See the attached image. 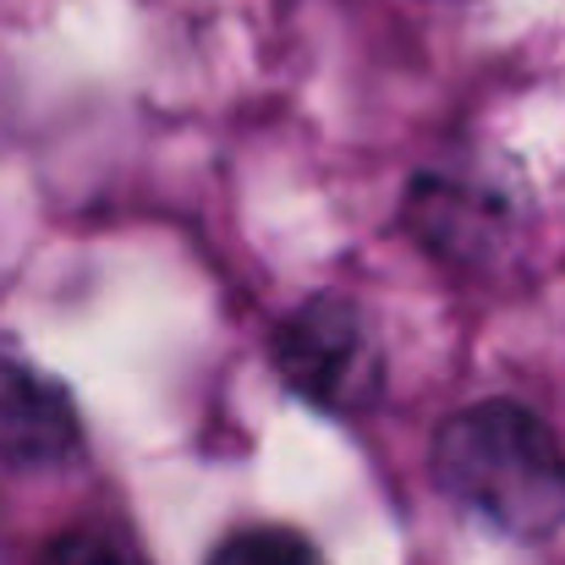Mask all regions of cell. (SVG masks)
Segmentation results:
<instances>
[{"label": "cell", "mask_w": 565, "mask_h": 565, "mask_svg": "<svg viewBox=\"0 0 565 565\" xmlns=\"http://www.w3.org/2000/svg\"><path fill=\"white\" fill-rule=\"evenodd\" d=\"M269 358L302 401H313L335 417L369 412L384 390V352H379L374 324L363 319L358 302H347L335 291H319L302 308H291L275 324Z\"/></svg>", "instance_id": "2"}, {"label": "cell", "mask_w": 565, "mask_h": 565, "mask_svg": "<svg viewBox=\"0 0 565 565\" xmlns=\"http://www.w3.org/2000/svg\"><path fill=\"white\" fill-rule=\"evenodd\" d=\"M28 565H138L121 544H110L105 533H61L50 539Z\"/></svg>", "instance_id": "5"}, {"label": "cell", "mask_w": 565, "mask_h": 565, "mask_svg": "<svg viewBox=\"0 0 565 565\" xmlns=\"http://www.w3.org/2000/svg\"><path fill=\"white\" fill-rule=\"evenodd\" d=\"M439 489L505 539L539 544L565 527V445L522 401H478L434 434Z\"/></svg>", "instance_id": "1"}, {"label": "cell", "mask_w": 565, "mask_h": 565, "mask_svg": "<svg viewBox=\"0 0 565 565\" xmlns=\"http://www.w3.org/2000/svg\"><path fill=\"white\" fill-rule=\"evenodd\" d=\"M209 565H324V555L291 527H242L214 544Z\"/></svg>", "instance_id": "4"}, {"label": "cell", "mask_w": 565, "mask_h": 565, "mask_svg": "<svg viewBox=\"0 0 565 565\" xmlns=\"http://www.w3.org/2000/svg\"><path fill=\"white\" fill-rule=\"evenodd\" d=\"M83 445V417L66 384L39 374L17 347H0V461L61 467Z\"/></svg>", "instance_id": "3"}]
</instances>
